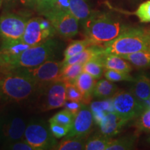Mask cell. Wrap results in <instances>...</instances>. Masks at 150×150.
<instances>
[{"label": "cell", "mask_w": 150, "mask_h": 150, "mask_svg": "<svg viewBox=\"0 0 150 150\" xmlns=\"http://www.w3.org/2000/svg\"><path fill=\"white\" fill-rule=\"evenodd\" d=\"M81 25L84 36L95 45L110 42L130 27L115 15L99 11H93Z\"/></svg>", "instance_id": "cell-1"}, {"label": "cell", "mask_w": 150, "mask_h": 150, "mask_svg": "<svg viewBox=\"0 0 150 150\" xmlns=\"http://www.w3.org/2000/svg\"><path fill=\"white\" fill-rule=\"evenodd\" d=\"M38 90L33 79L21 68L8 70L0 77V97L12 102H22Z\"/></svg>", "instance_id": "cell-2"}, {"label": "cell", "mask_w": 150, "mask_h": 150, "mask_svg": "<svg viewBox=\"0 0 150 150\" xmlns=\"http://www.w3.org/2000/svg\"><path fill=\"white\" fill-rule=\"evenodd\" d=\"M61 50V44L59 41L54 38L49 39L37 45L30 47L17 57L11 59L7 63L6 70L36 67L54 59Z\"/></svg>", "instance_id": "cell-3"}, {"label": "cell", "mask_w": 150, "mask_h": 150, "mask_svg": "<svg viewBox=\"0 0 150 150\" xmlns=\"http://www.w3.org/2000/svg\"><path fill=\"white\" fill-rule=\"evenodd\" d=\"M103 45L105 54L118 56L150 50L147 30L142 28L129 27L114 40Z\"/></svg>", "instance_id": "cell-4"}, {"label": "cell", "mask_w": 150, "mask_h": 150, "mask_svg": "<svg viewBox=\"0 0 150 150\" xmlns=\"http://www.w3.org/2000/svg\"><path fill=\"white\" fill-rule=\"evenodd\" d=\"M24 138L34 150L54 149L58 144L50 126L41 120H31L27 123Z\"/></svg>", "instance_id": "cell-5"}, {"label": "cell", "mask_w": 150, "mask_h": 150, "mask_svg": "<svg viewBox=\"0 0 150 150\" xmlns=\"http://www.w3.org/2000/svg\"><path fill=\"white\" fill-rule=\"evenodd\" d=\"M51 22L56 33L61 37L69 39L79 32V21L69 11L58 8H50L40 14Z\"/></svg>", "instance_id": "cell-6"}, {"label": "cell", "mask_w": 150, "mask_h": 150, "mask_svg": "<svg viewBox=\"0 0 150 150\" xmlns=\"http://www.w3.org/2000/svg\"><path fill=\"white\" fill-rule=\"evenodd\" d=\"M56 33L55 29L47 19L35 17L28 20L22 40L25 44L32 47L53 38Z\"/></svg>", "instance_id": "cell-7"}, {"label": "cell", "mask_w": 150, "mask_h": 150, "mask_svg": "<svg viewBox=\"0 0 150 150\" xmlns=\"http://www.w3.org/2000/svg\"><path fill=\"white\" fill-rule=\"evenodd\" d=\"M21 69L33 79L38 89L43 90L54 81L59 80L62 64L61 61L52 59L36 67Z\"/></svg>", "instance_id": "cell-8"}, {"label": "cell", "mask_w": 150, "mask_h": 150, "mask_svg": "<svg viewBox=\"0 0 150 150\" xmlns=\"http://www.w3.org/2000/svg\"><path fill=\"white\" fill-rule=\"evenodd\" d=\"M112 98L115 112L126 122L138 118L145 108L131 92L117 91Z\"/></svg>", "instance_id": "cell-9"}, {"label": "cell", "mask_w": 150, "mask_h": 150, "mask_svg": "<svg viewBox=\"0 0 150 150\" xmlns=\"http://www.w3.org/2000/svg\"><path fill=\"white\" fill-rule=\"evenodd\" d=\"M29 19L13 13H6L0 16V38L1 41L22 39Z\"/></svg>", "instance_id": "cell-10"}, {"label": "cell", "mask_w": 150, "mask_h": 150, "mask_svg": "<svg viewBox=\"0 0 150 150\" xmlns=\"http://www.w3.org/2000/svg\"><path fill=\"white\" fill-rule=\"evenodd\" d=\"M27 125L25 120L16 114L3 118L1 134L4 145L24 139Z\"/></svg>", "instance_id": "cell-11"}, {"label": "cell", "mask_w": 150, "mask_h": 150, "mask_svg": "<svg viewBox=\"0 0 150 150\" xmlns=\"http://www.w3.org/2000/svg\"><path fill=\"white\" fill-rule=\"evenodd\" d=\"M67 101L66 84L62 80H57L45 89V99L42 110H50L63 107Z\"/></svg>", "instance_id": "cell-12"}, {"label": "cell", "mask_w": 150, "mask_h": 150, "mask_svg": "<svg viewBox=\"0 0 150 150\" xmlns=\"http://www.w3.org/2000/svg\"><path fill=\"white\" fill-rule=\"evenodd\" d=\"M94 118L88 104H83L81 109L74 117L72 129L66 138L84 137L86 138L92 131L94 125Z\"/></svg>", "instance_id": "cell-13"}, {"label": "cell", "mask_w": 150, "mask_h": 150, "mask_svg": "<svg viewBox=\"0 0 150 150\" xmlns=\"http://www.w3.org/2000/svg\"><path fill=\"white\" fill-rule=\"evenodd\" d=\"M74 119V116L65 108L52 116L48 123L54 136L57 139L66 136L72 129Z\"/></svg>", "instance_id": "cell-14"}, {"label": "cell", "mask_w": 150, "mask_h": 150, "mask_svg": "<svg viewBox=\"0 0 150 150\" xmlns=\"http://www.w3.org/2000/svg\"><path fill=\"white\" fill-rule=\"evenodd\" d=\"M104 54L103 45H93L89 46L83 51L72 57L61 61L62 67L70 64H84L92 60L98 59Z\"/></svg>", "instance_id": "cell-15"}, {"label": "cell", "mask_w": 150, "mask_h": 150, "mask_svg": "<svg viewBox=\"0 0 150 150\" xmlns=\"http://www.w3.org/2000/svg\"><path fill=\"white\" fill-rule=\"evenodd\" d=\"M127 123L115 112H108L97 125V126L100 129V133L111 138L117 135Z\"/></svg>", "instance_id": "cell-16"}, {"label": "cell", "mask_w": 150, "mask_h": 150, "mask_svg": "<svg viewBox=\"0 0 150 150\" xmlns=\"http://www.w3.org/2000/svg\"><path fill=\"white\" fill-rule=\"evenodd\" d=\"M29 47H30V46L25 44L22 40L1 41L0 52L5 61L6 69L7 63L9 61L17 57Z\"/></svg>", "instance_id": "cell-17"}, {"label": "cell", "mask_w": 150, "mask_h": 150, "mask_svg": "<svg viewBox=\"0 0 150 150\" xmlns=\"http://www.w3.org/2000/svg\"><path fill=\"white\" fill-rule=\"evenodd\" d=\"M99 59L106 70H117L125 72H130L132 71V65L120 56L104 53L100 56Z\"/></svg>", "instance_id": "cell-18"}, {"label": "cell", "mask_w": 150, "mask_h": 150, "mask_svg": "<svg viewBox=\"0 0 150 150\" xmlns=\"http://www.w3.org/2000/svg\"><path fill=\"white\" fill-rule=\"evenodd\" d=\"M95 78L88 73L83 72L74 81V85L77 87L83 95L86 104H89L92 97L93 96V91L97 81Z\"/></svg>", "instance_id": "cell-19"}, {"label": "cell", "mask_w": 150, "mask_h": 150, "mask_svg": "<svg viewBox=\"0 0 150 150\" xmlns=\"http://www.w3.org/2000/svg\"><path fill=\"white\" fill-rule=\"evenodd\" d=\"M130 92L140 103L143 102L150 97V78L145 74L137 76Z\"/></svg>", "instance_id": "cell-20"}, {"label": "cell", "mask_w": 150, "mask_h": 150, "mask_svg": "<svg viewBox=\"0 0 150 150\" xmlns=\"http://www.w3.org/2000/svg\"><path fill=\"white\" fill-rule=\"evenodd\" d=\"M89 107L97 125L108 112H115L112 98L101 99L100 101L92 102Z\"/></svg>", "instance_id": "cell-21"}, {"label": "cell", "mask_w": 150, "mask_h": 150, "mask_svg": "<svg viewBox=\"0 0 150 150\" xmlns=\"http://www.w3.org/2000/svg\"><path fill=\"white\" fill-rule=\"evenodd\" d=\"M118 91L117 86L114 82L107 79L98 81L95 84L93 91V96L99 99L112 98Z\"/></svg>", "instance_id": "cell-22"}, {"label": "cell", "mask_w": 150, "mask_h": 150, "mask_svg": "<svg viewBox=\"0 0 150 150\" xmlns=\"http://www.w3.org/2000/svg\"><path fill=\"white\" fill-rule=\"evenodd\" d=\"M69 11L81 23L91 16L93 10L86 0H68Z\"/></svg>", "instance_id": "cell-23"}, {"label": "cell", "mask_w": 150, "mask_h": 150, "mask_svg": "<svg viewBox=\"0 0 150 150\" xmlns=\"http://www.w3.org/2000/svg\"><path fill=\"white\" fill-rule=\"evenodd\" d=\"M137 68L150 67V50H142L136 53L120 56Z\"/></svg>", "instance_id": "cell-24"}, {"label": "cell", "mask_w": 150, "mask_h": 150, "mask_svg": "<svg viewBox=\"0 0 150 150\" xmlns=\"http://www.w3.org/2000/svg\"><path fill=\"white\" fill-rule=\"evenodd\" d=\"M86 139L84 137H64L55 146L54 150H83L85 149Z\"/></svg>", "instance_id": "cell-25"}, {"label": "cell", "mask_w": 150, "mask_h": 150, "mask_svg": "<svg viewBox=\"0 0 150 150\" xmlns=\"http://www.w3.org/2000/svg\"><path fill=\"white\" fill-rule=\"evenodd\" d=\"M110 137L102 134H95L86 140L85 150H107L112 141Z\"/></svg>", "instance_id": "cell-26"}, {"label": "cell", "mask_w": 150, "mask_h": 150, "mask_svg": "<svg viewBox=\"0 0 150 150\" xmlns=\"http://www.w3.org/2000/svg\"><path fill=\"white\" fill-rule=\"evenodd\" d=\"M93 45L95 44H94L91 40L86 38L83 40H76L72 41L67 45L64 52H63V56H64L63 60H67L72 57V56L76 55V54H79L80 52L83 51L86 48L88 47L89 46Z\"/></svg>", "instance_id": "cell-27"}, {"label": "cell", "mask_w": 150, "mask_h": 150, "mask_svg": "<svg viewBox=\"0 0 150 150\" xmlns=\"http://www.w3.org/2000/svg\"><path fill=\"white\" fill-rule=\"evenodd\" d=\"M83 64H70L62 67L59 80L74 83V81L83 72Z\"/></svg>", "instance_id": "cell-28"}, {"label": "cell", "mask_w": 150, "mask_h": 150, "mask_svg": "<svg viewBox=\"0 0 150 150\" xmlns=\"http://www.w3.org/2000/svg\"><path fill=\"white\" fill-rule=\"evenodd\" d=\"M138 135L124 136L112 140L107 150H129L134 149Z\"/></svg>", "instance_id": "cell-29"}, {"label": "cell", "mask_w": 150, "mask_h": 150, "mask_svg": "<svg viewBox=\"0 0 150 150\" xmlns=\"http://www.w3.org/2000/svg\"><path fill=\"white\" fill-rule=\"evenodd\" d=\"M99 58L87 62L83 65V72L91 75L95 79H99L102 77L106 70Z\"/></svg>", "instance_id": "cell-30"}, {"label": "cell", "mask_w": 150, "mask_h": 150, "mask_svg": "<svg viewBox=\"0 0 150 150\" xmlns=\"http://www.w3.org/2000/svg\"><path fill=\"white\" fill-rule=\"evenodd\" d=\"M104 76L105 78L112 82L129 81L134 83L136 81V78L131 76L129 74V72H122V71L106 70L104 72Z\"/></svg>", "instance_id": "cell-31"}, {"label": "cell", "mask_w": 150, "mask_h": 150, "mask_svg": "<svg viewBox=\"0 0 150 150\" xmlns=\"http://www.w3.org/2000/svg\"><path fill=\"white\" fill-rule=\"evenodd\" d=\"M65 84H66L67 100L79 102L85 104L83 95L77 88V87L74 85V83L71 82H65Z\"/></svg>", "instance_id": "cell-32"}, {"label": "cell", "mask_w": 150, "mask_h": 150, "mask_svg": "<svg viewBox=\"0 0 150 150\" xmlns=\"http://www.w3.org/2000/svg\"><path fill=\"white\" fill-rule=\"evenodd\" d=\"M136 127L138 131L150 133V109H145L138 117Z\"/></svg>", "instance_id": "cell-33"}, {"label": "cell", "mask_w": 150, "mask_h": 150, "mask_svg": "<svg viewBox=\"0 0 150 150\" xmlns=\"http://www.w3.org/2000/svg\"><path fill=\"white\" fill-rule=\"evenodd\" d=\"M135 15L142 23L150 22V0L142 3L137 8Z\"/></svg>", "instance_id": "cell-34"}, {"label": "cell", "mask_w": 150, "mask_h": 150, "mask_svg": "<svg viewBox=\"0 0 150 150\" xmlns=\"http://www.w3.org/2000/svg\"><path fill=\"white\" fill-rule=\"evenodd\" d=\"M4 149L11 150H34L33 147L29 145L25 140L22 139L18 141L6 144L4 146Z\"/></svg>", "instance_id": "cell-35"}, {"label": "cell", "mask_w": 150, "mask_h": 150, "mask_svg": "<svg viewBox=\"0 0 150 150\" xmlns=\"http://www.w3.org/2000/svg\"><path fill=\"white\" fill-rule=\"evenodd\" d=\"M83 104V103L82 102L67 100L65 103L64 106H63V108L68 110L69 112H70L75 117L76 114L79 112V110L81 109Z\"/></svg>", "instance_id": "cell-36"}, {"label": "cell", "mask_w": 150, "mask_h": 150, "mask_svg": "<svg viewBox=\"0 0 150 150\" xmlns=\"http://www.w3.org/2000/svg\"><path fill=\"white\" fill-rule=\"evenodd\" d=\"M56 0H35V9L41 14L42 12L50 9Z\"/></svg>", "instance_id": "cell-37"}, {"label": "cell", "mask_w": 150, "mask_h": 150, "mask_svg": "<svg viewBox=\"0 0 150 150\" xmlns=\"http://www.w3.org/2000/svg\"><path fill=\"white\" fill-rule=\"evenodd\" d=\"M20 4L23 5L24 7L29 8H34L35 0H19Z\"/></svg>", "instance_id": "cell-38"}, {"label": "cell", "mask_w": 150, "mask_h": 150, "mask_svg": "<svg viewBox=\"0 0 150 150\" xmlns=\"http://www.w3.org/2000/svg\"><path fill=\"white\" fill-rule=\"evenodd\" d=\"M6 70V63L0 52V70Z\"/></svg>", "instance_id": "cell-39"}, {"label": "cell", "mask_w": 150, "mask_h": 150, "mask_svg": "<svg viewBox=\"0 0 150 150\" xmlns=\"http://www.w3.org/2000/svg\"><path fill=\"white\" fill-rule=\"evenodd\" d=\"M142 106H143L144 108L145 109H150V97L149 98L144 101L143 102H142Z\"/></svg>", "instance_id": "cell-40"}, {"label": "cell", "mask_w": 150, "mask_h": 150, "mask_svg": "<svg viewBox=\"0 0 150 150\" xmlns=\"http://www.w3.org/2000/svg\"><path fill=\"white\" fill-rule=\"evenodd\" d=\"M16 1H17V0H1L2 3L7 4H10L16 2Z\"/></svg>", "instance_id": "cell-41"}, {"label": "cell", "mask_w": 150, "mask_h": 150, "mask_svg": "<svg viewBox=\"0 0 150 150\" xmlns=\"http://www.w3.org/2000/svg\"><path fill=\"white\" fill-rule=\"evenodd\" d=\"M147 33L148 41H149V47H150V29L147 30Z\"/></svg>", "instance_id": "cell-42"}, {"label": "cell", "mask_w": 150, "mask_h": 150, "mask_svg": "<svg viewBox=\"0 0 150 150\" xmlns=\"http://www.w3.org/2000/svg\"><path fill=\"white\" fill-rule=\"evenodd\" d=\"M2 123H3V118L0 117V134H1V127H2Z\"/></svg>", "instance_id": "cell-43"}, {"label": "cell", "mask_w": 150, "mask_h": 150, "mask_svg": "<svg viewBox=\"0 0 150 150\" xmlns=\"http://www.w3.org/2000/svg\"><path fill=\"white\" fill-rule=\"evenodd\" d=\"M147 141H148V142H149V143H150V136H149V138H148V139H147Z\"/></svg>", "instance_id": "cell-44"}, {"label": "cell", "mask_w": 150, "mask_h": 150, "mask_svg": "<svg viewBox=\"0 0 150 150\" xmlns=\"http://www.w3.org/2000/svg\"><path fill=\"white\" fill-rule=\"evenodd\" d=\"M1 4H2V1H1V0H0V6H1Z\"/></svg>", "instance_id": "cell-45"}]
</instances>
